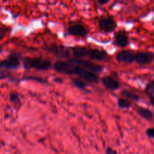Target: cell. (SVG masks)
Wrapping results in <instances>:
<instances>
[{
	"label": "cell",
	"mask_w": 154,
	"mask_h": 154,
	"mask_svg": "<svg viewBox=\"0 0 154 154\" xmlns=\"http://www.w3.org/2000/svg\"><path fill=\"white\" fill-rule=\"evenodd\" d=\"M52 68L59 73L69 75H78V77L89 83H98L99 81L97 74L86 70L81 66L68 61H57L54 63Z\"/></svg>",
	"instance_id": "6da1fadb"
},
{
	"label": "cell",
	"mask_w": 154,
	"mask_h": 154,
	"mask_svg": "<svg viewBox=\"0 0 154 154\" xmlns=\"http://www.w3.org/2000/svg\"><path fill=\"white\" fill-rule=\"evenodd\" d=\"M22 64L25 69H34L38 71H46L52 67L51 61L38 57H25L22 60Z\"/></svg>",
	"instance_id": "7a4b0ae2"
},
{
	"label": "cell",
	"mask_w": 154,
	"mask_h": 154,
	"mask_svg": "<svg viewBox=\"0 0 154 154\" xmlns=\"http://www.w3.org/2000/svg\"><path fill=\"white\" fill-rule=\"evenodd\" d=\"M68 62L74 63L75 65H78V66H81L83 69H86L87 71H90V72H94L96 74L101 73L103 71V67L100 66V65L96 64V63H93L92 62L88 61V60H83V59L74 57L72 59H69Z\"/></svg>",
	"instance_id": "3957f363"
},
{
	"label": "cell",
	"mask_w": 154,
	"mask_h": 154,
	"mask_svg": "<svg viewBox=\"0 0 154 154\" xmlns=\"http://www.w3.org/2000/svg\"><path fill=\"white\" fill-rule=\"evenodd\" d=\"M45 50L51 54H54L58 59H66L69 58L70 56V51L63 45H57V44H51L47 45L45 47Z\"/></svg>",
	"instance_id": "277c9868"
},
{
	"label": "cell",
	"mask_w": 154,
	"mask_h": 154,
	"mask_svg": "<svg viewBox=\"0 0 154 154\" xmlns=\"http://www.w3.org/2000/svg\"><path fill=\"white\" fill-rule=\"evenodd\" d=\"M20 66V55L17 54H12L9 55L5 60L0 62V69L11 70L17 69Z\"/></svg>",
	"instance_id": "5b68a950"
},
{
	"label": "cell",
	"mask_w": 154,
	"mask_h": 154,
	"mask_svg": "<svg viewBox=\"0 0 154 154\" xmlns=\"http://www.w3.org/2000/svg\"><path fill=\"white\" fill-rule=\"evenodd\" d=\"M99 29L105 32H111L117 27V23L112 17H107L99 20Z\"/></svg>",
	"instance_id": "8992f818"
},
{
	"label": "cell",
	"mask_w": 154,
	"mask_h": 154,
	"mask_svg": "<svg viewBox=\"0 0 154 154\" xmlns=\"http://www.w3.org/2000/svg\"><path fill=\"white\" fill-rule=\"evenodd\" d=\"M154 54L150 51H143L135 54V62L139 65H148L153 61Z\"/></svg>",
	"instance_id": "52a82bcc"
},
{
	"label": "cell",
	"mask_w": 154,
	"mask_h": 154,
	"mask_svg": "<svg viewBox=\"0 0 154 154\" xmlns=\"http://www.w3.org/2000/svg\"><path fill=\"white\" fill-rule=\"evenodd\" d=\"M135 54L132 51H123L119 52L116 55V60L119 63L131 64L135 62Z\"/></svg>",
	"instance_id": "ba28073f"
},
{
	"label": "cell",
	"mask_w": 154,
	"mask_h": 154,
	"mask_svg": "<svg viewBox=\"0 0 154 154\" xmlns=\"http://www.w3.org/2000/svg\"><path fill=\"white\" fill-rule=\"evenodd\" d=\"M87 57L93 60L100 62L107 61L109 59V56L106 51L99 49H89Z\"/></svg>",
	"instance_id": "9c48e42d"
},
{
	"label": "cell",
	"mask_w": 154,
	"mask_h": 154,
	"mask_svg": "<svg viewBox=\"0 0 154 154\" xmlns=\"http://www.w3.org/2000/svg\"><path fill=\"white\" fill-rule=\"evenodd\" d=\"M69 35L76 37H85L88 33V30L82 24H74L68 28Z\"/></svg>",
	"instance_id": "30bf717a"
},
{
	"label": "cell",
	"mask_w": 154,
	"mask_h": 154,
	"mask_svg": "<svg viewBox=\"0 0 154 154\" xmlns=\"http://www.w3.org/2000/svg\"><path fill=\"white\" fill-rule=\"evenodd\" d=\"M102 83L107 90H117L120 84L118 81L111 76H105L102 78Z\"/></svg>",
	"instance_id": "8fae6325"
},
{
	"label": "cell",
	"mask_w": 154,
	"mask_h": 154,
	"mask_svg": "<svg viewBox=\"0 0 154 154\" xmlns=\"http://www.w3.org/2000/svg\"><path fill=\"white\" fill-rule=\"evenodd\" d=\"M115 43L120 48H123L127 46L129 43L128 34L124 30H120L115 34Z\"/></svg>",
	"instance_id": "7c38bea8"
},
{
	"label": "cell",
	"mask_w": 154,
	"mask_h": 154,
	"mask_svg": "<svg viewBox=\"0 0 154 154\" xmlns=\"http://www.w3.org/2000/svg\"><path fill=\"white\" fill-rule=\"evenodd\" d=\"M71 51L75 58L82 59L84 57H87L89 48H85V47L75 46L71 48Z\"/></svg>",
	"instance_id": "4fadbf2b"
},
{
	"label": "cell",
	"mask_w": 154,
	"mask_h": 154,
	"mask_svg": "<svg viewBox=\"0 0 154 154\" xmlns=\"http://www.w3.org/2000/svg\"><path fill=\"white\" fill-rule=\"evenodd\" d=\"M137 113L141 116L142 118L147 120H152L153 118V114L152 111L148 108H143V107H138L137 108Z\"/></svg>",
	"instance_id": "5bb4252c"
},
{
	"label": "cell",
	"mask_w": 154,
	"mask_h": 154,
	"mask_svg": "<svg viewBox=\"0 0 154 154\" xmlns=\"http://www.w3.org/2000/svg\"><path fill=\"white\" fill-rule=\"evenodd\" d=\"M145 91L146 95L147 97L150 99V102L152 105H154L153 101H154V81H150L148 84L146 85L145 87Z\"/></svg>",
	"instance_id": "9a60e30c"
},
{
	"label": "cell",
	"mask_w": 154,
	"mask_h": 154,
	"mask_svg": "<svg viewBox=\"0 0 154 154\" xmlns=\"http://www.w3.org/2000/svg\"><path fill=\"white\" fill-rule=\"evenodd\" d=\"M121 95L123 97L126 98L127 99L133 102H138L140 100V97L138 95L132 93V92L129 91V90H123L121 92Z\"/></svg>",
	"instance_id": "2e32d148"
},
{
	"label": "cell",
	"mask_w": 154,
	"mask_h": 154,
	"mask_svg": "<svg viewBox=\"0 0 154 154\" xmlns=\"http://www.w3.org/2000/svg\"><path fill=\"white\" fill-rule=\"evenodd\" d=\"M117 105L120 108H123V109H129L132 106V103L129 102V100L126 99H123V98H120L117 100Z\"/></svg>",
	"instance_id": "e0dca14e"
},
{
	"label": "cell",
	"mask_w": 154,
	"mask_h": 154,
	"mask_svg": "<svg viewBox=\"0 0 154 154\" xmlns=\"http://www.w3.org/2000/svg\"><path fill=\"white\" fill-rule=\"evenodd\" d=\"M72 83H73V84L75 86V87L81 89V90H85L86 87H87V83L83 81L82 80L74 78V79H72Z\"/></svg>",
	"instance_id": "ac0fdd59"
},
{
	"label": "cell",
	"mask_w": 154,
	"mask_h": 154,
	"mask_svg": "<svg viewBox=\"0 0 154 154\" xmlns=\"http://www.w3.org/2000/svg\"><path fill=\"white\" fill-rule=\"evenodd\" d=\"M10 101L14 104V105H19L20 103V96L16 92H13L10 94Z\"/></svg>",
	"instance_id": "d6986e66"
},
{
	"label": "cell",
	"mask_w": 154,
	"mask_h": 154,
	"mask_svg": "<svg viewBox=\"0 0 154 154\" xmlns=\"http://www.w3.org/2000/svg\"><path fill=\"white\" fill-rule=\"evenodd\" d=\"M23 80H30V81H37L40 83H45L46 80L43 79L42 78H38V77L35 76H25Z\"/></svg>",
	"instance_id": "ffe728a7"
},
{
	"label": "cell",
	"mask_w": 154,
	"mask_h": 154,
	"mask_svg": "<svg viewBox=\"0 0 154 154\" xmlns=\"http://www.w3.org/2000/svg\"><path fill=\"white\" fill-rule=\"evenodd\" d=\"M11 31V28L9 27H1L0 28V40L4 38L5 36Z\"/></svg>",
	"instance_id": "44dd1931"
},
{
	"label": "cell",
	"mask_w": 154,
	"mask_h": 154,
	"mask_svg": "<svg viewBox=\"0 0 154 154\" xmlns=\"http://www.w3.org/2000/svg\"><path fill=\"white\" fill-rule=\"evenodd\" d=\"M11 77L10 72H5V71H0V81L3 79H6Z\"/></svg>",
	"instance_id": "7402d4cb"
},
{
	"label": "cell",
	"mask_w": 154,
	"mask_h": 154,
	"mask_svg": "<svg viewBox=\"0 0 154 154\" xmlns=\"http://www.w3.org/2000/svg\"><path fill=\"white\" fill-rule=\"evenodd\" d=\"M146 134L147 136L150 138H153L154 137V129L153 128H149L146 131Z\"/></svg>",
	"instance_id": "603a6c76"
},
{
	"label": "cell",
	"mask_w": 154,
	"mask_h": 154,
	"mask_svg": "<svg viewBox=\"0 0 154 154\" xmlns=\"http://www.w3.org/2000/svg\"><path fill=\"white\" fill-rule=\"evenodd\" d=\"M96 1L99 3V5H105L108 4L111 0H96Z\"/></svg>",
	"instance_id": "cb8c5ba5"
},
{
	"label": "cell",
	"mask_w": 154,
	"mask_h": 154,
	"mask_svg": "<svg viewBox=\"0 0 154 154\" xmlns=\"http://www.w3.org/2000/svg\"><path fill=\"white\" fill-rule=\"evenodd\" d=\"M106 154H117V152L111 147H108L106 150Z\"/></svg>",
	"instance_id": "d4e9b609"
},
{
	"label": "cell",
	"mask_w": 154,
	"mask_h": 154,
	"mask_svg": "<svg viewBox=\"0 0 154 154\" xmlns=\"http://www.w3.org/2000/svg\"><path fill=\"white\" fill-rule=\"evenodd\" d=\"M2 47L1 46V45H0V53H1L2 52Z\"/></svg>",
	"instance_id": "484cf974"
}]
</instances>
